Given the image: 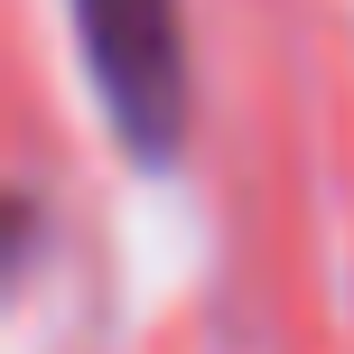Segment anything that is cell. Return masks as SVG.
Instances as JSON below:
<instances>
[{"label": "cell", "mask_w": 354, "mask_h": 354, "mask_svg": "<svg viewBox=\"0 0 354 354\" xmlns=\"http://www.w3.org/2000/svg\"><path fill=\"white\" fill-rule=\"evenodd\" d=\"M93 84H103L112 122L131 131V149L168 159L177 112H187V66H177V0H75Z\"/></svg>", "instance_id": "1"}]
</instances>
